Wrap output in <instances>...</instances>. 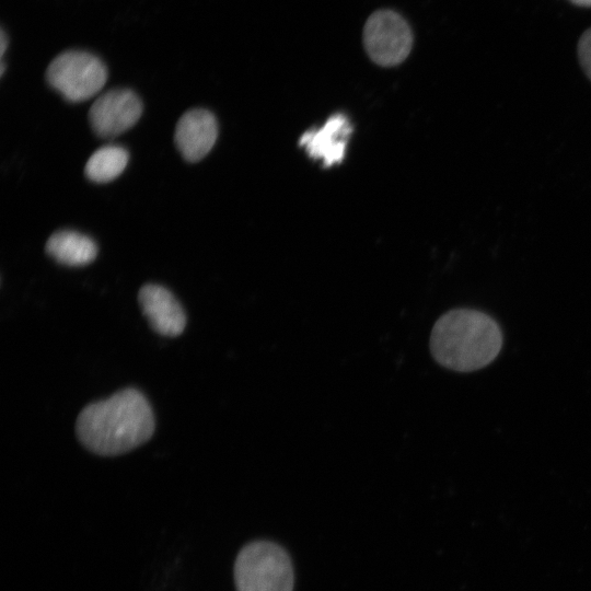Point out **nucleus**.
I'll return each instance as SVG.
<instances>
[{
    "label": "nucleus",
    "mask_w": 591,
    "mask_h": 591,
    "mask_svg": "<svg viewBox=\"0 0 591 591\" xmlns=\"http://www.w3.org/2000/svg\"><path fill=\"white\" fill-rule=\"evenodd\" d=\"M154 428L149 402L131 387L86 405L76 422L81 444L102 456L119 455L138 448L152 437Z\"/></svg>",
    "instance_id": "obj_1"
},
{
    "label": "nucleus",
    "mask_w": 591,
    "mask_h": 591,
    "mask_svg": "<svg viewBox=\"0 0 591 591\" xmlns=\"http://www.w3.org/2000/svg\"><path fill=\"white\" fill-rule=\"evenodd\" d=\"M502 334L488 314L454 309L442 314L430 335V351L444 368L470 372L489 364L499 354Z\"/></svg>",
    "instance_id": "obj_2"
},
{
    "label": "nucleus",
    "mask_w": 591,
    "mask_h": 591,
    "mask_svg": "<svg viewBox=\"0 0 591 591\" xmlns=\"http://www.w3.org/2000/svg\"><path fill=\"white\" fill-rule=\"evenodd\" d=\"M237 591H292L293 571L287 553L270 542L244 546L235 560Z\"/></svg>",
    "instance_id": "obj_3"
},
{
    "label": "nucleus",
    "mask_w": 591,
    "mask_h": 591,
    "mask_svg": "<svg viewBox=\"0 0 591 591\" xmlns=\"http://www.w3.org/2000/svg\"><path fill=\"white\" fill-rule=\"evenodd\" d=\"M46 79L67 101L77 103L93 97L103 89L107 69L89 51L66 50L51 60Z\"/></svg>",
    "instance_id": "obj_4"
},
{
    "label": "nucleus",
    "mask_w": 591,
    "mask_h": 591,
    "mask_svg": "<svg viewBox=\"0 0 591 591\" xmlns=\"http://www.w3.org/2000/svg\"><path fill=\"white\" fill-rule=\"evenodd\" d=\"M362 43L374 63L393 67L402 63L410 54L414 35L408 22L398 12L380 9L366 21Z\"/></svg>",
    "instance_id": "obj_5"
},
{
    "label": "nucleus",
    "mask_w": 591,
    "mask_h": 591,
    "mask_svg": "<svg viewBox=\"0 0 591 591\" xmlns=\"http://www.w3.org/2000/svg\"><path fill=\"white\" fill-rule=\"evenodd\" d=\"M142 102L130 89H113L91 105L89 121L101 138L113 139L130 129L142 114Z\"/></svg>",
    "instance_id": "obj_6"
},
{
    "label": "nucleus",
    "mask_w": 591,
    "mask_h": 591,
    "mask_svg": "<svg viewBox=\"0 0 591 591\" xmlns=\"http://www.w3.org/2000/svg\"><path fill=\"white\" fill-rule=\"evenodd\" d=\"M138 302L143 316L155 333L167 337L183 333L186 326L185 311L169 289L147 283L139 290Z\"/></svg>",
    "instance_id": "obj_7"
},
{
    "label": "nucleus",
    "mask_w": 591,
    "mask_h": 591,
    "mask_svg": "<svg viewBox=\"0 0 591 591\" xmlns=\"http://www.w3.org/2000/svg\"><path fill=\"white\" fill-rule=\"evenodd\" d=\"M217 137L216 117L205 108H194L184 113L174 132L175 144L188 162H197L205 158L216 143Z\"/></svg>",
    "instance_id": "obj_8"
},
{
    "label": "nucleus",
    "mask_w": 591,
    "mask_h": 591,
    "mask_svg": "<svg viewBox=\"0 0 591 591\" xmlns=\"http://www.w3.org/2000/svg\"><path fill=\"white\" fill-rule=\"evenodd\" d=\"M351 124L344 114H335L320 128L306 131L300 139L306 153L321 160L325 166H332L344 159Z\"/></svg>",
    "instance_id": "obj_9"
},
{
    "label": "nucleus",
    "mask_w": 591,
    "mask_h": 591,
    "mask_svg": "<svg viewBox=\"0 0 591 591\" xmlns=\"http://www.w3.org/2000/svg\"><path fill=\"white\" fill-rule=\"evenodd\" d=\"M45 250L57 263L71 267L88 265L97 255L94 240L74 230H59L53 233L46 242Z\"/></svg>",
    "instance_id": "obj_10"
},
{
    "label": "nucleus",
    "mask_w": 591,
    "mask_h": 591,
    "mask_svg": "<svg viewBox=\"0 0 591 591\" xmlns=\"http://www.w3.org/2000/svg\"><path fill=\"white\" fill-rule=\"evenodd\" d=\"M129 161L128 151L117 144L101 147L85 163V176L95 183H106L119 176Z\"/></svg>",
    "instance_id": "obj_11"
},
{
    "label": "nucleus",
    "mask_w": 591,
    "mask_h": 591,
    "mask_svg": "<svg viewBox=\"0 0 591 591\" xmlns=\"http://www.w3.org/2000/svg\"><path fill=\"white\" fill-rule=\"evenodd\" d=\"M578 57L583 71L591 80V28L587 30L579 39Z\"/></svg>",
    "instance_id": "obj_12"
},
{
    "label": "nucleus",
    "mask_w": 591,
    "mask_h": 591,
    "mask_svg": "<svg viewBox=\"0 0 591 591\" xmlns=\"http://www.w3.org/2000/svg\"><path fill=\"white\" fill-rule=\"evenodd\" d=\"M9 46V38L2 28L0 32V53H1V61L3 60L4 53Z\"/></svg>",
    "instance_id": "obj_13"
},
{
    "label": "nucleus",
    "mask_w": 591,
    "mask_h": 591,
    "mask_svg": "<svg viewBox=\"0 0 591 591\" xmlns=\"http://www.w3.org/2000/svg\"><path fill=\"white\" fill-rule=\"evenodd\" d=\"M580 7H591V0H569Z\"/></svg>",
    "instance_id": "obj_14"
}]
</instances>
